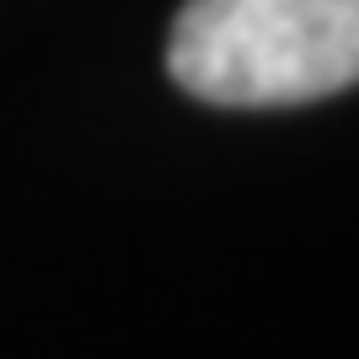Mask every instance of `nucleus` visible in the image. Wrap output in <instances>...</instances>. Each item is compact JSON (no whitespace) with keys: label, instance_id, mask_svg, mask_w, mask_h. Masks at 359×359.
Wrapping results in <instances>:
<instances>
[{"label":"nucleus","instance_id":"1","mask_svg":"<svg viewBox=\"0 0 359 359\" xmlns=\"http://www.w3.org/2000/svg\"><path fill=\"white\" fill-rule=\"evenodd\" d=\"M166 70L210 107H300L359 86V0H188Z\"/></svg>","mask_w":359,"mask_h":359}]
</instances>
